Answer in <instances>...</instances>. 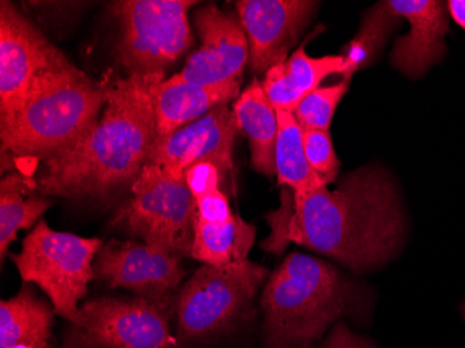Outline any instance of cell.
I'll list each match as a JSON object with an SVG mask.
<instances>
[{"mask_svg": "<svg viewBox=\"0 0 465 348\" xmlns=\"http://www.w3.org/2000/svg\"><path fill=\"white\" fill-rule=\"evenodd\" d=\"M265 221L271 234L261 248L266 253L281 255L290 244L302 245L355 273L399 255L407 233L396 184L378 166L347 173L331 190L297 194L283 187L281 205L268 212Z\"/></svg>", "mask_w": 465, "mask_h": 348, "instance_id": "obj_1", "label": "cell"}, {"mask_svg": "<svg viewBox=\"0 0 465 348\" xmlns=\"http://www.w3.org/2000/svg\"><path fill=\"white\" fill-rule=\"evenodd\" d=\"M166 77H106V104L90 132L42 161L36 179L45 197L109 201L132 190L158 138L153 85Z\"/></svg>", "mask_w": 465, "mask_h": 348, "instance_id": "obj_2", "label": "cell"}, {"mask_svg": "<svg viewBox=\"0 0 465 348\" xmlns=\"http://www.w3.org/2000/svg\"><path fill=\"white\" fill-rule=\"evenodd\" d=\"M344 274L315 256L292 253L266 279L261 295L265 348H316L352 308Z\"/></svg>", "mask_w": 465, "mask_h": 348, "instance_id": "obj_3", "label": "cell"}, {"mask_svg": "<svg viewBox=\"0 0 465 348\" xmlns=\"http://www.w3.org/2000/svg\"><path fill=\"white\" fill-rule=\"evenodd\" d=\"M106 104L104 83L78 67L46 81L20 109L0 119L2 170L18 161H44L90 132Z\"/></svg>", "mask_w": 465, "mask_h": 348, "instance_id": "obj_4", "label": "cell"}, {"mask_svg": "<svg viewBox=\"0 0 465 348\" xmlns=\"http://www.w3.org/2000/svg\"><path fill=\"white\" fill-rule=\"evenodd\" d=\"M268 277V269L251 261L197 269L183 283L173 303L180 347L209 342L232 331L248 315Z\"/></svg>", "mask_w": 465, "mask_h": 348, "instance_id": "obj_5", "label": "cell"}, {"mask_svg": "<svg viewBox=\"0 0 465 348\" xmlns=\"http://www.w3.org/2000/svg\"><path fill=\"white\" fill-rule=\"evenodd\" d=\"M193 0H119L108 9L119 27L117 57L127 77H164L194 44Z\"/></svg>", "mask_w": 465, "mask_h": 348, "instance_id": "obj_6", "label": "cell"}, {"mask_svg": "<svg viewBox=\"0 0 465 348\" xmlns=\"http://www.w3.org/2000/svg\"><path fill=\"white\" fill-rule=\"evenodd\" d=\"M101 238H87L52 230L44 219L12 254L23 283L38 287L54 305V313L69 323L77 319L80 303L87 297Z\"/></svg>", "mask_w": 465, "mask_h": 348, "instance_id": "obj_7", "label": "cell"}, {"mask_svg": "<svg viewBox=\"0 0 465 348\" xmlns=\"http://www.w3.org/2000/svg\"><path fill=\"white\" fill-rule=\"evenodd\" d=\"M194 224V198L185 180L145 164L109 226L185 258L192 255Z\"/></svg>", "mask_w": 465, "mask_h": 348, "instance_id": "obj_8", "label": "cell"}, {"mask_svg": "<svg viewBox=\"0 0 465 348\" xmlns=\"http://www.w3.org/2000/svg\"><path fill=\"white\" fill-rule=\"evenodd\" d=\"M173 311L140 297L91 298L63 332L59 348H180Z\"/></svg>", "mask_w": 465, "mask_h": 348, "instance_id": "obj_9", "label": "cell"}, {"mask_svg": "<svg viewBox=\"0 0 465 348\" xmlns=\"http://www.w3.org/2000/svg\"><path fill=\"white\" fill-rule=\"evenodd\" d=\"M75 66L12 2H0V119L46 81Z\"/></svg>", "mask_w": 465, "mask_h": 348, "instance_id": "obj_10", "label": "cell"}, {"mask_svg": "<svg viewBox=\"0 0 465 348\" xmlns=\"http://www.w3.org/2000/svg\"><path fill=\"white\" fill-rule=\"evenodd\" d=\"M183 256L138 240H109L94 263L95 280L173 311L184 282Z\"/></svg>", "mask_w": 465, "mask_h": 348, "instance_id": "obj_11", "label": "cell"}, {"mask_svg": "<svg viewBox=\"0 0 465 348\" xmlns=\"http://www.w3.org/2000/svg\"><path fill=\"white\" fill-rule=\"evenodd\" d=\"M237 132L232 107L222 104L172 134L156 138L146 164L177 180H185L188 170L203 162L216 164L227 174L232 170Z\"/></svg>", "mask_w": 465, "mask_h": 348, "instance_id": "obj_12", "label": "cell"}, {"mask_svg": "<svg viewBox=\"0 0 465 348\" xmlns=\"http://www.w3.org/2000/svg\"><path fill=\"white\" fill-rule=\"evenodd\" d=\"M193 20L200 46L177 75L188 83L205 86L242 80L250 46L239 15L205 5L195 10Z\"/></svg>", "mask_w": 465, "mask_h": 348, "instance_id": "obj_13", "label": "cell"}, {"mask_svg": "<svg viewBox=\"0 0 465 348\" xmlns=\"http://www.w3.org/2000/svg\"><path fill=\"white\" fill-rule=\"evenodd\" d=\"M320 4L310 0H239L237 15L250 46L251 70L266 75L289 59Z\"/></svg>", "mask_w": 465, "mask_h": 348, "instance_id": "obj_14", "label": "cell"}, {"mask_svg": "<svg viewBox=\"0 0 465 348\" xmlns=\"http://www.w3.org/2000/svg\"><path fill=\"white\" fill-rule=\"evenodd\" d=\"M389 9L409 21L410 31L399 36L391 54V66L411 78L422 77L445 59L446 35L450 33L446 2L439 0H389Z\"/></svg>", "mask_w": 465, "mask_h": 348, "instance_id": "obj_15", "label": "cell"}, {"mask_svg": "<svg viewBox=\"0 0 465 348\" xmlns=\"http://www.w3.org/2000/svg\"><path fill=\"white\" fill-rule=\"evenodd\" d=\"M242 94V80L218 86L198 85L173 75L153 85L158 138L166 137L188 123L195 122Z\"/></svg>", "mask_w": 465, "mask_h": 348, "instance_id": "obj_16", "label": "cell"}, {"mask_svg": "<svg viewBox=\"0 0 465 348\" xmlns=\"http://www.w3.org/2000/svg\"><path fill=\"white\" fill-rule=\"evenodd\" d=\"M333 75L350 81V67L341 55L312 57L304 48L297 49L289 59L272 67L262 80L263 91L276 111L294 112L300 102L320 88Z\"/></svg>", "mask_w": 465, "mask_h": 348, "instance_id": "obj_17", "label": "cell"}, {"mask_svg": "<svg viewBox=\"0 0 465 348\" xmlns=\"http://www.w3.org/2000/svg\"><path fill=\"white\" fill-rule=\"evenodd\" d=\"M54 315L49 298L25 283L15 297L0 303V348H54Z\"/></svg>", "mask_w": 465, "mask_h": 348, "instance_id": "obj_18", "label": "cell"}, {"mask_svg": "<svg viewBox=\"0 0 465 348\" xmlns=\"http://www.w3.org/2000/svg\"><path fill=\"white\" fill-rule=\"evenodd\" d=\"M239 132L247 135L250 143L251 166L263 176H276L274 149L279 134L278 111L269 101L262 83H252L232 104Z\"/></svg>", "mask_w": 465, "mask_h": 348, "instance_id": "obj_19", "label": "cell"}, {"mask_svg": "<svg viewBox=\"0 0 465 348\" xmlns=\"http://www.w3.org/2000/svg\"><path fill=\"white\" fill-rule=\"evenodd\" d=\"M52 206V200L42 195L31 173L5 174L0 183V259L6 261L10 245L20 230L35 227Z\"/></svg>", "mask_w": 465, "mask_h": 348, "instance_id": "obj_20", "label": "cell"}, {"mask_svg": "<svg viewBox=\"0 0 465 348\" xmlns=\"http://www.w3.org/2000/svg\"><path fill=\"white\" fill-rule=\"evenodd\" d=\"M255 235L257 227L236 214L222 224H206L195 219L194 244L190 256L203 265L245 263L255 243Z\"/></svg>", "mask_w": 465, "mask_h": 348, "instance_id": "obj_21", "label": "cell"}, {"mask_svg": "<svg viewBox=\"0 0 465 348\" xmlns=\"http://www.w3.org/2000/svg\"><path fill=\"white\" fill-rule=\"evenodd\" d=\"M278 116L279 134L274 149V164L279 185L297 194L328 187L308 164L302 143L304 128L297 122L294 114L278 111Z\"/></svg>", "mask_w": 465, "mask_h": 348, "instance_id": "obj_22", "label": "cell"}, {"mask_svg": "<svg viewBox=\"0 0 465 348\" xmlns=\"http://www.w3.org/2000/svg\"><path fill=\"white\" fill-rule=\"evenodd\" d=\"M401 25V18L389 9L386 2L371 7L362 17L360 30L347 44L341 56L350 67V75L360 72L376 62L393 31Z\"/></svg>", "mask_w": 465, "mask_h": 348, "instance_id": "obj_23", "label": "cell"}, {"mask_svg": "<svg viewBox=\"0 0 465 348\" xmlns=\"http://www.w3.org/2000/svg\"><path fill=\"white\" fill-rule=\"evenodd\" d=\"M349 86L350 81L343 80L316 88L295 107L292 112L295 119L304 130L329 132L337 106L349 91Z\"/></svg>", "mask_w": 465, "mask_h": 348, "instance_id": "obj_24", "label": "cell"}, {"mask_svg": "<svg viewBox=\"0 0 465 348\" xmlns=\"http://www.w3.org/2000/svg\"><path fill=\"white\" fill-rule=\"evenodd\" d=\"M302 143H304L305 156L313 172L325 182L326 185L336 182L341 173V161L337 158L329 132L304 130Z\"/></svg>", "mask_w": 465, "mask_h": 348, "instance_id": "obj_25", "label": "cell"}, {"mask_svg": "<svg viewBox=\"0 0 465 348\" xmlns=\"http://www.w3.org/2000/svg\"><path fill=\"white\" fill-rule=\"evenodd\" d=\"M195 219L206 224H222L234 214L226 194L219 190L211 191L203 197L195 198Z\"/></svg>", "mask_w": 465, "mask_h": 348, "instance_id": "obj_26", "label": "cell"}, {"mask_svg": "<svg viewBox=\"0 0 465 348\" xmlns=\"http://www.w3.org/2000/svg\"><path fill=\"white\" fill-rule=\"evenodd\" d=\"M224 174L221 172L216 164L211 162H203V164H195L192 169L188 170L185 174V183L192 191L193 198L203 197L211 191L219 190L221 188L222 180Z\"/></svg>", "mask_w": 465, "mask_h": 348, "instance_id": "obj_27", "label": "cell"}, {"mask_svg": "<svg viewBox=\"0 0 465 348\" xmlns=\"http://www.w3.org/2000/svg\"><path fill=\"white\" fill-rule=\"evenodd\" d=\"M321 348H379L372 340L355 333L344 322L339 321L323 339Z\"/></svg>", "mask_w": 465, "mask_h": 348, "instance_id": "obj_28", "label": "cell"}, {"mask_svg": "<svg viewBox=\"0 0 465 348\" xmlns=\"http://www.w3.org/2000/svg\"><path fill=\"white\" fill-rule=\"evenodd\" d=\"M446 7L449 17L465 31V0H449L446 2Z\"/></svg>", "mask_w": 465, "mask_h": 348, "instance_id": "obj_29", "label": "cell"}, {"mask_svg": "<svg viewBox=\"0 0 465 348\" xmlns=\"http://www.w3.org/2000/svg\"><path fill=\"white\" fill-rule=\"evenodd\" d=\"M461 313H462V318H464V321H465V301H464V303H462V305H461Z\"/></svg>", "mask_w": 465, "mask_h": 348, "instance_id": "obj_30", "label": "cell"}]
</instances>
